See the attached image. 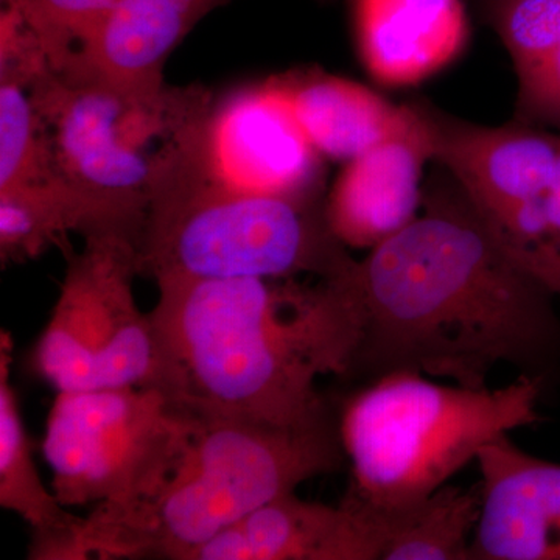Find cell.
<instances>
[{"label":"cell","mask_w":560,"mask_h":560,"mask_svg":"<svg viewBox=\"0 0 560 560\" xmlns=\"http://www.w3.org/2000/svg\"><path fill=\"white\" fill-rule=\"evenodd\" d=\"M361 341L348 378L390 372L489 388L500 364L548 375L560 364L550 291L523 270L453 180L348 272Z\"/></svg>","instance_id":"obj_1"},{"label":"cell","mask_w":560,"mask_h":560,"mask_svg":"<svg viewBox=\"0 0 560 560\" xmlns=\"http://www.w3.org/2000/svg\"><path fill=\"white\" fill-rule=\"evenodd\" d=\"M348 272L316 282L156 280L150 315L162 390L194 410L268 425L307 429L337 419L316 382L348 378L359 350L361 318Z\"/></svg>","instance_id":"obj_2"},{"label":"cell","mask_w":560,"mask_h":560,"mask_svg":"<svg viewBox=\"0 0 560 560\" xmlns=\"http://www.w3.org/2000/svg\"><path fill=\"white\" fill-rule=\"evenodd\" d=\"M346 460L337 419L289 429L179 404L149 478L127 499L92 506L60 560H191L257 508Z\"/></svg>","instance_id":"obj_3"},{"label":"cell","mask_w":560,"mask_h":560,"mask_svg":"<svg viewBox=\"0 0 560 560\" xmlns=\"http://www.w3.org/2000/svg\"><path fill=\"white\" fill-rule=\"evenodd\" d=\"M545 383L518 374L504 388L475 389L407 371L364 383L337 418L350 466L345 499L378 518L418 506L489 442L540 422Z\"/></svg>","instance_id":"obj_4"},{"label":"cell","mask_w":560,"mask_h":560,"mask_svg":"<svg viewBox=\"0 0 560 560\" xmlns=\"http://www.w3.org/2000/svg\"><path fill=\"white\" fill-rule=\"evenodd\" d=\"M32 84L50 176L79 198L84 235L117 232L138 245L158 179L209 95L168 86L154 97H135L73 69L49 68Z\"/></svg>","instance_id":"obj_5"},{"label":"cell","mask_w":560,"mask_h":560,"mask_svg":"<svg viewBox=\"0 0 560 560\" xmlns=\"http://www.w3.org/2000/svg\"><path fill=\"white\" fill-rule=\"evenodd\" d=\"M140 276L340 278L352 267L330 231L326 198L232 194L164 172L138 243Z\"/></svg>","instance_id":"obj_6"},{"label":"cell","mask_w":560,"mask_h":560,"mask_svg":"<svg viewBox=\"0 0 560 560\" xmlns=\"http://www.w3.org/2000/svg\"><path fill=\"white\" fill-rule=\"evenodd\" d=\"M66 254L60 294L33 348V372L55 393L162 390L156 329L135 296L138 245L117 232H92L79 253Z\"/></svg>","instance_id":"obj_7"},{"label":"cell","mask_w":560,"mask_h":560,"mask_svg":"<svg viewBox=\"0 0 560 560\" xmlns=\"http://www.w3.org/2000/svg\"><path fill=\"white\" fill-rule=\"evenodd\" d=\"M178 415L160 389L57 393L40 444L51 490L68 508L127 499L164 455Z\"/></svg>","instance_id":"obj_8"},{"label":"cell","mask_w":560,"mask_h":560,"mask_svg":"<svg viewBox=\"0 0 560 560\" xmlns=\"http://www.w3.org/2000/svg\"><path fill=\"white\" fill-rule=\"evenodd\" d=\"M324 161L271 79L210 102L164 172L232 194L324 198Z\"/></svg>","instance_id":"obj_9"},{"label":"cell","mask_w":560,"mask_h":560,"mask_svg":"<svg viewBox=\"0 0 560 560\" xmlns=\"http://www.w3.org/2000/svg\"><path fill=\"white\" fill-rule=\"evenodd\" d=\"M429 130L433 161L447 171L490 231L547 190L560 156V131L515 119L500 127L448 116L416 102Z\"/></svg>","instance_id":"obj_10"},{"label":"cell","mask_w":560,"mask_h":560,"mask_svg":"<svg viewBox=\"0 0 560 560\" xmlns=\"http://www.w3.org/2000/svg\"><path fill=\"white\" fill-rule=\"evenodd\" d=\"M477 464L471 560H560V464L522 451L510 434L482 447Z\"/></svg>","instance_id":"obj_11"},{"label":"cell","mask_w":560,"mask_h":560,"mask_svg":"<svg viewBox=\"0 0 560 560\" xmlns=\"http://www.w3.org/2000/svg\"><path fill=\"white\" fill-rule=\"evenodd\" d=\"M411 105L410 127L346 162L326 197L327 223L348 249L375 248L422 212L423 171L433 150L425 120Z\"/></svg>","instance_id":"obj_12"},{"label":"cell","mask_w":560,"mask_h":560,"mask_svg":"<svg viewBox=\"0 0 560 560\" xmlns=\"http://www.w3.org/2000/svg\"><path fill=\"white\" fill-rule=\"evenodd\" d=\"M382 526L342 497L338 504L285 493L224 529L191 560H381Z\"/></svg>","instance_id":"obj_13"},{"label":"cell","mask_w":560,"mask_h":560,"mask_svg":"<svg viewBox=\"0 0 560 560\" xmlns=\"http://www.w3.org/2000/svg\"><path fill=\"white\" fill-rule=\"evenodd\" d=\"M352 14L361 60L388 86L436 75L469 39L463 0H352Z\"/></svg>","instance_id":"obj_14"},{"label":"cell","mask_w":560,"mask_h":560,"mask_svg":"<svg viewBox=\"0 0 560 560\" xmlns=\"http://www.w3.org/2000/svg\"><path fill=\"white\" fill-rule=\"evenodd\" d=\"M197 24L179 0H119L62 69L154 97L168 88L165 62Z\"/></svg>","instance_id":"obj_15"},{"label":"cell","mask_w":560,"mask_h":560,"mask_svg":"<svg viewBox=\"0 0 560 560\" xmlns=\"http://www.w3.org/2000/svg\"><path fill=\"white\" fill-rule=\"evenodd\" d=\"M272 80L324 160L346 164L407 130L415 120L411 103L394 105L357 81L323 70H301Z\"/></svg>","instance_id":"obj_16"},{"label":"cell","mask_w":560,"mask_h":560,"mask_svg":"<svg viewBox=\"0 0 560 560\" xmlns=\"http://www.w3.org/2000/svg\"><path fill=\"white\" fill-rule=\"evenodd\" d=\"M13 340L0 334V506L20 515L32 529L28 559L58 560L81 517L61 503L40 478L33 442L11 385Z\"/></svg>","instance_id":"obj_17"},{"label":"cell","mask_w":560,"mask_h":560,"mask_svg":"<svg viewBox=\"0 0 560 560\" xmlns=\"http://www.w3.org/2000/svg\"><path fill=\"white\" fill-rule=\"evenodd\" d=\"M481 514L480 485H445L418 506L381 517V560H471Z\"/></svg>","instance_id":"obj_18"},{"label":"cell","mask_w":560,"mask_h":560,"mask_svg":"<svg viewBox=\"0 0 560 560\" xmlns=\"http://www.w3.org/2000/svg\"><path fill=\"white\" fill-rule=\"evenodd\" d=\"M83 206L60 179L47 178L0 190V261L24 264L65 246L70 232H86Z\"/></svg>","instance_id":"obj_19"},{"label":"cell","mask_w":560,"mask_h":560,"mask_svg":"<svg viewBox=\"0 0 560 560\" xmlns=\"http://www.w3.org/2000/svg\"><path fill=\"white\" fill-rule=\"evenodd\" d=\"M33 81L0 70V190L50 178L46 125Z\"/></svg>","instance_id":"obj_20"},{"label":"cell","mask_w":560,"mask_h":560,"mask_svg":"<svg viewBox=\"0 0 560 560\" xmlns=\"http://www.w3.org/2000/svg\"><path fill=\"white\" fill-rule=\"evenodd\" d=\"M492 234L560 302V156L547 190Z\"/></svg>","instance_id":"obj_21"},{"label":"cell","mask_w":560,"mask_h":560,"mask_svg":"<svg viewBox=\"0 0 560 560\" xmlns=\"http://www.w3.org/2000/svg\"><path fill=\"white\" fill-rule=\"evenodd\" d=\"M492 31L517 77L537 68L560 46V0H482Z\"/></svg>","instance_id":"obj_22"},{"label":"cell","mask_w":560,"mask_h":560,"mask_svg":"<svg viewBox=\"0 0 560 560\" xmlns=\"http://www.w3.org/2000/svg\"><path fill=\"white\" fill-rule=\"evenodd\" d=\"M20 14L51 68L61 70L119 0H2Z\"/></svg>","instance_id":"obj_23"},{"label":"cell","mask_w":560,"mask_h":560,"mask_svg":"<svg viewBox=\"0 0 560 560\" xmlns=\"http://www.w3.org/2000/svg\"><path fill=\"white\" fill-rule=\"evenodd\" d=\"M517 81V119L560 130V46Z\"/></svg>","instance_id":"obj_24"},{"label":"cell","mask_w":560,"mask_h":560,"mask_svg":"<svg viewBox=\"0 0 560 560\" xmlns=\"http://www.w3.org/2000/svg\"><path fill=\"white\" fill-rule=\"evenodd\" d=\"M179 2L183 3L184 9L189 11L195 20L200 22L202 18L208 16L213 10L226 5L231 0H179Z\"/></svg>","instance_id":"obj_25"}]
</instances>
